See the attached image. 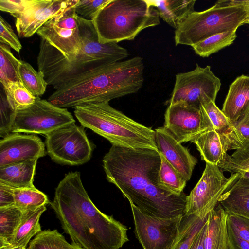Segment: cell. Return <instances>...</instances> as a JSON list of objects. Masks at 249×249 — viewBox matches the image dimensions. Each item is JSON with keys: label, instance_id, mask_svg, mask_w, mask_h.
Returning <instances> with one entry per match:
<instances>
[{"label": "cell", "instance_id": "cell-1", "mask_svg": "<svg viewBox=\"0 0 249 249\" xmlns=\"http://www.w3.org/2000/svg\"><path fill=\"white\" fill-rule=\"evenodd\" d=\"M160 163L158 150L116 145L103 159L108 181L143 213L159 218L183 216L187 196L172 193L159 184Z\"/></svg>", "mask_w": 249, "mask_h": 249}, {"label": "cell", "instance_id": "cell-2", "mask_svg": "<svg viewBox=\"0 0 249 249\" xmlns=\"http://www.w3.org/2000/svg\"><path fill=\"white\" fill-rule=\"evenodd\" d=\"M50 204L72 242L83 249H119L129 240L127 227L92 202L78 171L65 175Z\"/></svg>", "mask_w": 249, "mask_h": 249}, {"label": "cell", "instance_id": "cell-3", "mask_svg": "<svg viewBox=\"0 0 249 249\" xmlns=\"http://www.w3.org/2000/svg\"><path fill=\"white\" fill-rule=\"evenodd\" d=\"M143 60L139 56L105 64L71 79L47 100L62 108L109 103L138 91L143 83Z\"/></svg>", "mask_w": 249, "mask_h": 249}, {"label": "cell", "instance_id": "cell-4", "mask_svg": "<svg viewBox=\"0 0 249 249\" xmlns=\"http://www.w3.org/2000/svg\"><path fill=\"white\" fill-rule=\"evenodd\" d=\"M74 113L82 126L107 139L112 145L158 150L155 130L128 117L108 102L78 106Z\"/></svg>", "mask_w": 249, "mask_h": 249}, {"label": "cell", "instance_id": "cell-5", "mask_svg": "<svg viewBox=\"0 0 249 249\" xmlns=\"http://www.w3.org/2000/svg\"><path fill=\"white\" fill-rule=\"evenodd\" d=\"M148 0H110L92 20L101 43L131 40L144 29L160 24Z\"/></svg>", "mask_w": 249, "mask_h": 249}, {"label": "cell", "instance_id": "cell-6", "mask_svg": "<svg viewBox=\"0 0 249 249\" xmlns=\"http://www.w3.org/2000/svg\"><path fill=\"white\" fill-rule=\"evenodd\" d=\"M248 14L238 6L219 0L203 11H194L175 30V45L191 47L218 33L237 30Z\"/></svg>", "mask_w": 249, "mask_h": 249}, {"label": "cell", "instance_id": "cell-7", "mask_svg": "<svg viewBox=\"0 0 249 249\" xmlns=\"http://www.w3.org/2000/svg\"><path fill=\"white\" fill-rule=\"evenodd\" d=\"M221 86L220 79L210 66L201 67L197 64L193 70L176 75L169 105L183 103L200 108L202 104L215 102Z\"/></svg>", "mask_w": 249, "mask_h": 249}, {"label": "cell", "instance_id": "cell-8", "mask_svg": "<svg viewBox=\"0 0 249 249\" xmlns=\"http://www.w3.org/2000/svg\"><path fill=\"white\" fill-rule=\"evenodd\" d=\"M239 176L235 173L226 178L217 165L206 163L200 179L187 196L184 214L195 215L201 219L206 218Z\"/></svg>", "mask_w": 249, "mask_h": 249}, {"label": "cell", "instance_id": "cell-9", "mask_svg": "<svg viewBox=\"0 0 249 249\" xmlns=\"http://www.w3.org/2000/svg\"><path fill=\"white\" fill-rule=\"evenodd\" d=\"M45 135L46 151L53 161L62 164L79 165L90 159L93 146L83 126L73 123Z\"/></svg>", "mask_w": 249, "mask_h": 249}, {"label": "cell", "instance_id": "cell-10", "mask_svg": "<svg viewBox=\"0 0 249 249\" xmlns=\"http://www.w3.org/2000/svg\"><path fill=\"white\" fill-rule=\"evenodd\" d=\"M75 123L71 113L66 108L36 97L32 106L16 111L11 132L46 135Z\"/></svg>", "mask_w": 249, "mask_h": 249}, {"label": "cell", "instance_id": "cell-11", "mask_svg": "<svg viewBox=\"0 0 249 249\" xmlns=\"http://www.w3.org/2000/svg\"><path fill=\"white\" fill-rule=\"evenodd\" d=\"M135 234L143 249H172L178 237L183 216L159 218L146 214L129 202Z\"/></svg>", "mask_w": 249, "mask_h": 249}, {"label": "cell", "instance_id": "cell-12", "mask_svg": "<svg viewBox=\"0 0 249 249\" xmlns=\"http://www.w3.org/2000/svg\"><path fill=\"white\" fill-rule=\"evenodd\" d=\"M79 0H34L21 13L12 15L20 37L32 36L47 21L76 5Z\"/></svg>", "mask_w": 249, "mask_h": 249}, {"label": "cell", "instance_id": "cell-13", "mask_svg": "<svg viewBox=\"0 0 249 249\" xmlns=\"http://www.w3.org/2000/svg\"><path fill=\"white\" fill-rule=\"evenodd\" d=\"M164 127L180 143L191 142L206 131L200 108L183 103L169 105Z\"/></svg>", "mask_w": 249, "mask_h": 249}, {"label": "cell", "instance_id": "cell-14", "mask_svg": "<svg viewBox=\"0 0 249 249\" xmlns=\"http://www.w3.org/2000/svg\"><path fill=\"white\" fill-rule=\"evenodd\" d=\"M45 155L44 144L40 138L34 135L14 133L0 141V167L37 160Z\"/></svg>", "mask_w": 249, "mask_h": 249}, {"label": "cell", "instance_id": "cell-15", "mask_svg": "<svg viewBox=\"0 0 249 249\" xmlns=\"http://www.w3.org/2000/svg\"><path fill=\"white\" fill-rule=\"evenodd\" d=\"M155 131L158 152L187 181H189L197 159L164 127L156 128Z\"/></svg>", "mask_w": 249, "mask_h": 249}, {"label": "cell", "instance_id": "cell-16", "mask_svg": "<svg viewBox=\"0 0 249 249\" xmlns=\"http://www.w3.org/2000/svg\"><path fill=\"white\" fill-rule=\"evenodd\" d=\"M195 144L200 154L201 160L217 165L231 150L228 135L214 130H208L200 134L191 141Z\"/></svg>", "mask_w": 249, "mask_h": 249}, {"label": "cell", "instance_id": "cell-17", "mask_svg": "<svg viewBox=\"0 0 249 249\" xmlns=\"http://www.w3.org/2000/svg\"><path fill=\"white\" fill-rule=\"evenodd\" d=\"M249 109V76L237 77L230 85L222 111L233 125Z\"/></svg>", "mask_w": 249, "mask_h": 249}, {"label": "cell", "instance_id": "cell-18", "mask_svg": "<svg viewBox=\"0 0 249 249\" xmlns=\"http://www.w3.org/2000/svg\"><path fill=\"white\" fill-rule=\"evenodd\" d=\"M218 203L228 214L249 218V179L240 175L222 196Z\"/></svg>", "mask_w": 249, "mask_h": 249}, {"label": "cell", "instance_id": "cell-19", "mask_svg": "<svg viewBox=\"0 0 249 249\" xmlns=\"http://www.w3.org/2000/svg\"><path fill=\"white\" fill-rule=\"evenodd\" d=\"M227 213L219 205L207 216L205 249H229Z\"/></svg>", "mask_w": 249, "mask_h": 249}, {"label": "cell", "instance_id": "cell-20", "mask_svg": "<svg viewBox=\"0 0 249 249\" xmlns=\"http://www.w3.org/2000/svg\"><path fill=\"white\" fill-rule=\"evenodd\" d=\"M37 160L0 167V183L13 188H35L34 177Z\"/></svg>", "mask_w": 249, "mask_h": 249}, {"label": "cell", "instance_id": "cell-21", "mask_svg": "<svg viewBox=\"0 0 249 249\" xmlns=\"http://www.w3.org/2000/svg\"><path fill=\"white\" fill-rule=\"evenodd\" d=\"M158 11L159 17L175 30L195 11V0H148Z\"/></svg>", "mask_w": 249, "mask_h": 249}, {"label": "cell", "instance_id": "cell-22", "mask_svg": "<svg viewBox=\"0 0 249 249\" xmlns=\"http://www.w3.org/2000/svg\"><path fill=\"white\" fill-rule=\"evenodd\" d=\"M46 209V205H44L22 213L21 219L10 242V245L27 247L31 238L42 231L39 219Z\"/></svg>", "mask_w": 249, "mask_h": 249}, {"label": "cell", "instance_id": "cell-23", "mask_svg": "<svg viewBox=\"0 0 249 249\" xmlns=\"http://www.w3.org/2000/svg\"><path fill=\"white\" fill-rule=\"evenodd\" d=\"M200 108L206 131L214 130L228 135L231 131L233 125L215 102L210 101L202 104Z\"/></svg>", "mask_w": 249, "mask_h": 249}, {"label": "cell", "instance_id": "cell-24", "mask_svg": "<svg viewBox=\"0 0 249 249\" xmlns=\"http://www.w3.org/2000/svg\"><path fill=\"white\" fill-rule=\"evenodd\" d=\"M27 249H83L77 244L69 243L57 230L41 231L32 239Z\"/></svg>", "mask_w": 249, "mask_h": 249}, {"label": "cell", "instance_id": "cell-25", "mask_svg": "<svg viewBox=\"0 0 249 249\" xmlns=\"http://www.w3.org/2000/svg\"><path fill=\"white\" fill-rule=\"evenodd\" d=\"M217 166L222 171H228L231 174L237 173L249 179V140L232 155L227 154Z\"/></svg>", "mask_w": 249, "mask_h": 249}, {"label": "cell", "instance_id": "cell-26", "mask_svg": "<svg viewBox=\"0 0 249 249\" xmlns=\"http://www.w3.org/2000/svg\"><path fill=\"white\" fill-rule=\"evenodd\" d=\"M236 31L224 32L213 35L192 46L196 54L209 57L232 44L237 37Z\"/></svg>", "mask_w": 249, "mask_h": 249}, {"label": "cell", "instance_id": "cell-27", "mask_svg": "<svg viewBox=\"0 0 249 249\" xmlns=\"http://www.w3.org/2000/svg\"><path fill=\"white\" fill-rule=\"evenodd\" d=\"M20 61L9 46L0 43V82L3 88L12 83H22L19 73Z\"/></svg>", "mask_w": 249, "mask_h": 249}, {"label": "cell", "instance_id": "cell-28", "mask_svg": "<svg viewBox=\"0 0 249 249\" xmlns=\"http://www.w3.org/2000/svg\"><path fill=\"white\" fill-rule=\"evenodd\" d=\"M22 216L15 205L0 208V248L8 246Z\"/></svg>", "mask_w": 249, "mask_h": 249}, {"label": "cell", "instance_id": "cell-29", "mask_svg": "<svg viewBox=\"0 0 249 249\" xmlns=\"http://www.w3.org/2000/svg\"><path fill=\"white\" fill-rule=\"evenodd\" d=\"M160 154L161 163L158 174L159 184L172 193L178 195L183 194L187 181L161 154Z\"/></svg>", "mask_w": 249, "mask_h": 249}, {"label": "cell", "instance_id": "cell-30", "mask_svg": "<svg viewBox=\"0 0 249 249\" xmlns=\"http://www.w3.org/2000/svg\"><path fill=\"white\" fill-rule=\"evenodd\" d=\"M195 215L182 216L179 233L172 249H190L199 231L207 220Z\"/></svg>", "mask_w": 249, "mask_h": 249}, {"label": "cell", "instance_id": "cell-31", "mask_svg": "<svg viewBox=\"0 0 249 249\" xmlns=\"http://www.w3.org/2000/svg\"><path fill=\"white\" fill-rule=\"evenodd\" d=\"M15 205L22 213L49 203L48 196L35 188H14Z\"/></svg>", "mask_w": 249, "mask_h": 249}, {"label": "cell", "instance_id": "cell-32", "mask_svg": "<svg viewBox=\"0 0 249 249\" xmlns=\"http://www.w3.org/2000/svg\"><path fill=\"white\" fill-rule=\"evenodd\" d=\"M19 73L24 86L35 96L40 97L44 93L48 84L41 72L35 70L29 63L20 60Z\"/></svg>", "mask_w": 249, "mask_h": 249}, {"label": "cell", "instance_id": "cell-33", "mask_svg": "<svg viewBox=\"0 0 249 249\" xmlns=\"http://www.w3.org/2000/svg\"><path fill=\"white\" fill-rule=\"evenodd\" d=\"M7 100L15 111L26 108L35 102V96L23 83L15 82L3 88Z\"/></svg>", "mask_w": 249, "mask_h": 249}, {"label": "cell", "instance_id": "cell-34", "mask_svg": "<svg viewBox=\"0 0 249 249\" xmlns=\"http://www.w3.org/2000/svg\"><path fill=\"white\" fill-rule=\"evenodd\" d=\"M231 150H236L249 140V109L234 124L228 135Z\"/></svg>", "mask_w": 249, "mask_h": 249}, {"label": "cell", "instance_id": "cell-35", "mask_svg": "<svg viewBox=\"0 0 249 249\" xmlns=\"http://www.w3.org/2000/svg\"><path fill=\"white\" fill-rule=\"evenodd\" d=\"M227 224L232 233L249 243V218L227 213Z\"/></svg>", "mask_w": 249, "mask_h": 249}, {"label": "cell", "instance_id": "cell-36", "mask_svg": "<svg viewBox=\"0 0 249 249\" xmlns=\"http://www.w3.org/2000/svg\"><path fill=\"white\" fill-rule=\"evenodd\" d=\"M0 112V136L4 137L11 132L16 112L10 106L5 93H1Z\"/></svg>", "mask_w": 249, "mask_h": 249}, {"label": "cell", "instance_id": "cell-37", "mask_svg": "<svg viewBox=\"0 0 249 249\" xmlns=\"http://www.w3.org/2000/svg\"><path fill=\"white\" fill-rule=\"evenodd\" d=\"M110 0H79L75 6L77 14L92 20L99 11Z\"/></svg>", "mask_w": 249, "mask_h": 249}, {"label": "cell", "instance_id": "cell-38", "mask_svg": "<svg viewBox=\"0 0 249 249\" xmlns=\"http://www.w3.org/2000/svg\"><path fill=\"white\" fill-rule=\"evenodd\" d=\"M0 43L6 44L18 53H19L22 45L10 24L0 16Z\"/></svg>", "mask_w": 249, "mask_h": 249}, {"label": "cell", "instance_id": "cell-39", "mask_svg": "<svg viewBox=\"0 0 249 249\" xmlns=\"http://www.w3.org/2000/svg\"><path fill=\"white\" fill-rule=\"evenodd\" d=\"M34 0H0V9L11 16L21 13Z\"/></svg>", "mask_w": 249, "mask_h": 249}, {"label": "cell", "instance_id": "cell-40", "mask_svg": "<svg viewBox=\"0 0 249 249\" xmlns=\"http://www.w3.org/2000/svg\"><path fill=\"white\" fill-rule=\"evenodd\" d=\"M15 205L14 188L0 183V208Z\"/></svg>", "mask_w": 249, "mask_h": 249}, {"label": "cell", "instance_id": "cell-41", "mask_svg": "<svg viewBox=\"0 0 249 249\" xmlns=\"http://www.w3.org/2000/svg\"><path fill=\"white\" fill-rule=\"evenodd\" d=\"M228 232L229 249H249L248 242L235 235L228 229Z\"/></svg>", "mask_w": 249, "mask_h": 249}, {"label": "cell", "instance_id": "cell-42", "mask_svg": "<svg viewBox=\"0 0 249 249\" xmlns=\"http://www.w3.org/2000/svg\"><path fill=\"white\" fill-rule=\"evenodd\" d=\"M206 221L199 231L190 249H205L204 238L207 226Z\"/></svg>", "mask_w": 249, "mask_h": 249}, {"label": "cell", "instance_id": "cell-43", "mask_svg": "<svg viewBox=\"0 0 249 249\" xmlns=\"http://www.w3.org/2000/svg\"><path fill=\"white\" fill-rule=\"evenodd\" d=\"M225 1L229 4L242 7L248 15H249V0H226Z\"/></svg>", "mask_w": 249, "mask_h": 249}, {"label": "cell", "instance_id": "cell-44", "mask_svg": "<svg viewBox=\"0 0 249 249\" xmlns=\"http://www.w3.org/2000/svg\"><path fill=\"white\" fill-rule=\"evenodd\" d=\"M0 249H27V248L24 246H13L9 245L3 248H1Z\"/></svg>", "mask_w": 249, "mask_h": 249}, {"label": "cell", "instance_id": "cell-45", "mask_svg": "<svg viewBox=\"0 0 249 249\" xmlns=\"http://www.w3.org/2000/svg\"><path fill=\"white\" fill-rule=\"evenodd\" d=\"M249 24V15H248L243 22V24Z\"/></svg>", "mask_w": 249, "mask_h": 249}]
</instances>
